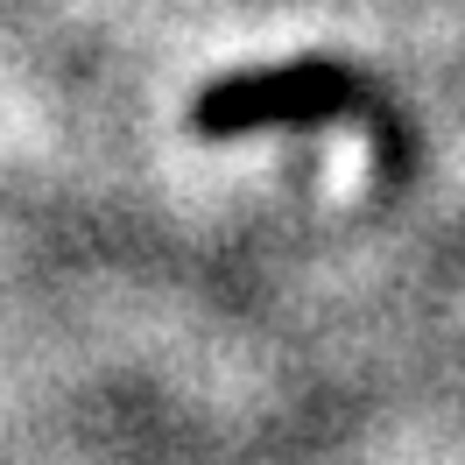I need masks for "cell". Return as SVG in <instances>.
Listing matches in <instances>:
<instances>
[{
    "label": "cell",
    "mask_w": 465,
    "mask_h": 465,
    "mask_svg": "<svg viewBox=\"0 0 465 465\" xmlns=\"http://www.w3.org/2000/svg\"><path fill=\"white\" fill-rule=\"evenodd\" d=\"M367 106V85L339 71V64H290L275 78H240V85H219L198 106V120L212 134L226 127H275V120H331Z\"/></svg>",
    "instance_id": "6da1fadb"
}]
</instances>
